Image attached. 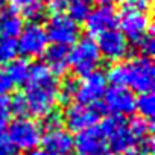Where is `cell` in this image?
<instances>
[{"label":"cell","instance_id":"cell-1","mask_svg":"<svg viewBox=\"0 0 155 155\" xmlns=\"http://www.w3.org/2000/svg\"><path fill=\"white\" fill-rule=\"evenodd\" d=\"M59 85L58 76H55L44 62L31 65L23 91L28 113L43 119L53 113L59 102Z\"/></svg>","mask_w":155,"mask_h":155},{"label":"cell","instance_id":"cell-2","mask_svg":"<svg viewBox=\"0 0 155 155\" xmlns=\"http://www.w3.org/2000/svg\"><path fill=\"white\" fill-rule=\"evenodd\" d=\"M107 81L116 87H125L132 93H149L155 84L152 59L146 56H135L125 62H117L110 68Z\"/></svg>","mask_w":155,"mask_h":155},{"label":"cell","instance_id":"cell-3","mask_svg":"<svg viewBox=\"0 0 155 155\" xmlns=\"http://www.w3.org/2000/svg\"><path fill=\"white\" fill-rule=\"evenodd\" d=\"M5 134L12 149H18L21 152H31L37 149V146L41 143L43 128L34 119L17 117L8 125Z\"/></svg>","mask_w":155,"mask_h":155},{"label":"cell","instance_id":"cell-4","mask_svg":"<svg viewBox=\"0 0 155 155\" xmlns=\"http://www.w3.org/2000/svg\"><path fill=\"white\" fill-rule=\"evenodd\" d=\"M101 59L97 44L90 37L79 38L73 44L71 50H68V67L82 78L97 71Z\"/></svg>","mask_w":155,"mask_h":155},{"label":"cell","instance_id":"cell-5","mask_svg":"<svg viewBox=\"0 0 155 155\" xmlns=\"http://www.w3.org/2000/svg\"><path fill=\"white\" fill-rule=\"evenodd\" d=\"M107 140V149L114 153H126L137 146V138L128 120L122 117H107L99 125Z\"/></svg>","mask_w":155,"mask_h":155},{"label":"cell","instance_id":"cell-6","mask_svg":"<svg viewBox=\"0 0 155 155\" xmlns=\"http://www.w3.org/2000/svg\"><path fill=\"white\" fill-rule=\"evenodd\" d=\"M47 40L56 46L70 47L79 40V25L68 18L64 12H53L44 26Z\"/></svg>","mask_w":155,"mask_h":155},{"label":"cell","instance_id":"cell-7","mask_svg":"<svg viewBox=\"0 0 155 155\" xmlns=\"http://www.w3.org/2000/svg\"><path fill=\"white\" fill-rule=\"evenodd\" d=\"M47 44H49V40H47L44 26L35 21H31L29 25L23 26L18 35V41H17L18 52L25 58H31V59L43 56L47 49Z\"/></svg>","mask_w":155,"mask_h":155},{"label":"cell","instance_id":"cell-8","mask_svg":"<svg viewBox=\"0 0 155 155\" xmlns=\"http://www.w3.org/2000/svg\"><path fill=\"white\" fill-rule=\"evenodd\" d=\"M102 113H104V108H101L99 105L74 104L65 110L62 116V123L73 132H81L97 125Z\"/></svg>","mask_w":155,"mask_h":155},{"label":"cell","instance_id":"cell-9","mask_svg":"<svg viewBox=\"0 0 155 155\" xmlns=\"http://www.w3.org/2000/svg\"><path fill=\"white\" fill-rule=\"evenodd\" d=\"M117 25L120 26L119 31L123 34V37L134 44L150 31V18L147 12L132 8H125L122 11Z\"/></svg>","mask_w":155,"mask_h":155},{"label":"cell","instance_id":"cell-10","mask_svg":"<svg viewBox=\"0 0 155 155\" xmlns=\"http://www.w3.org/2000/svg\"><path fill=\"white\" fill-rule=\"evenodd\" d=\"M107 82V76L101 71L84 76L76 85L74 101H78V104L81 105H99L108 88Z\"/></svg>","mask_w":155,"mask_h":155},{"label":"cell","instance_id":"cell-11","mask_svg":"<svg viewBox=\"0 0 155 155\" xmlns=\"http://www.w3.org/2000/svg\"><path fill=\"white\" fill-rule=\"evenodd\" d=\"M104 110L114 117H126L135 113V96L125 87H110L104 94Z\"/></svg>","mask_w":155,"mask_h":155},{"label":"cell","instance_id":"cell-12","mask_svg":"<svg viewBox=\"0 0 155 155\" xmlns=\"http://www.w3.org/2000/svg\"><path fill=\"white\" fill-rule=\"evenodd\" d=\"M97 49L101 53V58L104 56L110 62H120L125 59V56L129 52L128 40L123 37V34L119 29H111L108 32H104L97 37Z\"/></svg>","mask_w":155,"mask_h":155},{"label":"cell","instance_id":"cell-13","mask_svg":"<svg viewBox=\"0 0 155 155\" xmlns=\"http://www.w3.org/2000/svg\"><path fill=\"white\" fill-rule=\"evenodd\" d=\"M74 150L78 155H105L107 140L99 125L78 132L74 140Z\"/></svg>","mask_w":155,"mask_h":155},{"label":"cell","instance_id":"cell-14","mask_svg":"<svg viewBox=\"0 0 155 155\" xmlns=\"http://www.w3.org/2000/svg\"><path fill=\"white\" fill-rule=\"evenodd\" d=\"M29 62L21 58H15L9 64L3 65V70L0 71V94H6L17 85L25 84L29 74Z\"/></svg>","mask_w":155,"mask_h":155},{"label":"cell","instance_id":"cell-15","mask_svg":"<svg viewBox=\"0 0 155 155\" xmlns=\"http://www.w3.org/2000/svg\"><path fill=\"white\" fill-rule=\"evenodd\" d=\"M117 21H119V15L113 6H99V8L90 11V14L84 23H85L87 32L90 35L99 37L104 32L116 29Z\"/></svg>","mask_w":155,"mask_h":155},{"label":"cell","instance_id":"cell-16","mask_svg":"<svg viewBox=\"0 0 155 155\" xmlns=\"http://www.w3.org/2000/svg\"><path fill=\"white\" fill-rule=\"evenodd\" d=\"M41 143L44 146L43 149L52 155H71L74 150V138L64 128L46 131L41 137Z\"/></svg>","mask_w":155,"mask_h":155},{"label":"cell","instance_id":"cell-17","mask_svg":"<svg viewBox=\"0 0 155 155\" xmlns=\"http://www.w3.org/2000/svg\"><path fill=\"white\" fill-rule=\"evenodd\" d=\"M68 47L52 44L44 52V64L55 74H64L68 68Z\"/></svg>","mask_w":155,"mask_h":155},{"label":"cell","instance_id":"cell-18","mask_svg":"<svg viewBox=\"0 0 155 155\" xmlns=\"http://www.w3.org/2000/svg\"><path fill=\"white\" fill-rule=\"evenodd\" d=\"M23 17L15 9H3L0 12V38H15L23 29Z\"/></svg>","mask_w":155,"mask_h":155},{"label":"cell","instance_id":"cell-19","mask_svg":"<svg viewBox=\"0 0 155 155\" xmlns=\"http://www.w3.org/2000/svg\"><path fill=\"white\" fill-rule=\"evenodd\" d=\"M62 11L74 23H84L91 11V0H64Z\"/></svg>","mask_w":155,"mask_h":155},{"label":"cell","instance_id":"cell-20","mask_svg":"<svg viewBox=\"0 0 155 155\" xmlns=\"http://www.w3.org/2000/svg\"><path fill=\"white\" fill-rule=\"evenodd\" d=\"M135 111H138L141 119H146L149 122L153 119V114H155V96L152 94V91L143 93L138 97H135Z\"/></svg>","mask_w":155,"mask_h":155},{"label":"cell","instance_id":"cell-21","mask_svg":"<svg viewBox=\"0 0 155 155\" xmlns=\"http://www.w3.org/2000/svg\"><path fill=\"white\" fill-rule=\"evenodd\" d=\"M18 47L15 38H0V65H6L17 58Z\"/></svg>","mask_w":155,"mask_h":155},{"label":"cell","instance_id":"cell-22","mask_svg":"<svg viewBox=\"0 0 155 155\" xmlns=\"http://www.w3.org/2000/svg\"><path fill=\"white\" fill-rule=\"evenodd\" d=\"M137 46V50L140 52V56H146V58H150L155 52V40H153V32L152 29L141 38L135 43Z\"/></svg>","mask_w":155,"mask_h":155},{"label":"cell","instance_id":"cell-23","mask_svg":"<svg viewBox=\"0 0 155 155\" xmlns=\"http://www.w3.org/2000/svg\"><path fill=\"white\" fill-rule=\"evenodd\" d=\"M11 114V105H9V97L6 94H0V135L5 134L8 119Z\"/></svg>","mask_w":155,"mask_h":155},{"label":"cell","instance_id":"cell-24","mask_svg":"<svg viewBox=\"0 0 155 155\" xmlns=\"http://www.w3.org/2000/svg\"><path fill=\"white\" fill-rule=\"evenodd\" d=\"M9 105H11V113H14L17 117H26V114H29L23 94H15L12 99H9Z\"/></svg>","mask_w":155,"mask_h":155},{"label":"cell","instance_id":"cell-25","mask_svg":"<svg viewBox=\"0 0 155 155\" xmlns=\"http://www.w3.org/2000/svg\"><path fill=\"white\" fill-rule=\"evenodd\" d=\"M76 85H78V81L74 79H67L64 84H61L59 85V101L70 102L71 99H74Z\"/></svg>","mask_w":155,"mask_h":155},{"label":"cell","instance_id":"cell-26","mask_svg":"<svg viewBox=\"0 0 155 155\" xmlns=\"http://www.w3.org/2000/svg\"><path fill=\"white\" fill-rule=\"evenodd\" d=\"M62 116L56 111L50 113L49 116L44 117V129L49 131V129H56V128H62Z\"/></svg>","mask_w":155,"mask_h":155},{"label":"cell","instance_id":"cell-27","mask_svg":"<svg viewBox=\"0 0 155 155\" xmlns=\"http://www.w3.org/2000/svg\"><path fill=\"white\" fill-rule=\"evenodd\" d=\"M6 2L11 3L12 9L15 11H20L21 14H25L28 9H31L34 5L38 3V0H6Z\"/></svg>","mask_w":155,"mask_h":155},{"label":"cell","instance_id":"cell-28","mask_svg":"<svg viewBox=\"0 0 155 155\" xmlns=\"http://www.w3.org/2000/svg\"><path fill=\"white\" fill-rule=\"evenodd\" d=\"M152 0H125L126 8H132V9H138V11H144L147 12L149 6H150Z\"/></svg>","mask_w":155,"mask_h":155},{"label":"cell","instance_id":"cell-29","mask_svg":"<svg viewBox=\"0 0 155 155\" xmlns=\"http://www.w3.org/2000/svg\"><path fill=\"white\" fill-rule=\"evenodd\" d=\"M0 155H14V149L6 138V134L0 135Z\"/></svg>","mask_w":155,"mask_h":155},{"label":"cell","instance_id":"cell-30","mask_svg":"<svg viewBox=\"0 0 155 155\" xmlns=\"http://www.w3.org/2000/svg\"><path fill=\"white\" fill-rule=\"evenodd\" d=\"M126 155H152L150 150H146V149H132L129 152H126Z\"/></svg>","mask_w":155,"mask_h":155},{"label":"cell","instance_id":"cell-31","mask_svg":"<svg viewBox=\"0 0 155 155\" xmlns=\"http://www.w3.org/2000/svg\"><path fill=\"white\" fill-rule=\"evenodd\" d=\"M28 155H52V153L47 152V150H44V149H34V150H31Z\"/></svg>","mask_w":155,"mask_h":155},{"label":"cell","instance_id":"cell-32","mask_svg":"<svg viewBox=\"0 0 155 155\" xmlns=\"http://www.w3.org/2000/svg\"><path fill=\"white\" fill-rule=\"evenodd\" d=\"M96 3H99V6H111L116 0H94Z\"/></svg>","mask_w":155,"mask_h":155},{"label":"cell","instance_id":"cell-33","mask_svg":"<svg viewBox=\"0 0 155 155\" xmlns=\"http://www.w3.org/2000/svg\"><path fill=\"white\" fill-rule=\"evenodd\" d=\"M6 6V0H0V12H2Z\"/></svg>","mask_w":155,"mask_h":155},{"label":"cell","instance_id":"cell-34","mask_svg":"<svg viewBox=\"0 0 155 155\" xmlns=\"http://www.w3.org/2000/svg\"><path fill=\"white\" fill-rule=\"evenodd\" d=\"M43 2H47V3H50V2H52V0H43Z\"/></svg>","mask_w":155,"mask_h":155}]
</instances>
